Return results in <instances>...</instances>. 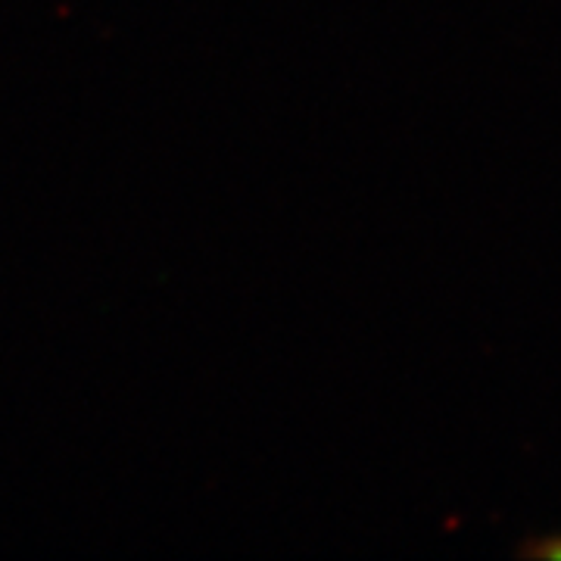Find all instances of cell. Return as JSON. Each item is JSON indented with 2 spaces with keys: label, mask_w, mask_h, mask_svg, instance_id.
<instances>
[{
  "label": "cell",
  "mask_w": 561,
  "mask_h": 561,
  "mask_svg": "<svg viewBox=\"0 0 561 561\" xmlns=\"http://www.w3.org/2000/svg\"><path fill=\"white\" fill-rule=\"evenodd\" d=\"M537 552L549 556V559H561V537H549V542H542Z\"/></svg>",
  "instance_id": "1"
}]
</instances>
